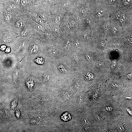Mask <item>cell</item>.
<instances>
[{
  "label": "cell",
  "mask_w": 132,
  "mask_h": 132,
  "mask_svg": "<svg viewBox=\"0 0 132 132\" xmlns=\"http://www.w3.org/2000/svg\"><path fill=\"white\" fill-rule=\"evenodd\" d=\"M116 61H113L112 62L111 64V67L112 68H115L116 66Z\"/></svg>",
  "instance_id": "26"
},
{
  "label": "cell",
  "mask_w": 132,
  "mask_h": 132,
  "mask_svg": "<svg viewBox=\"0 0 132 132\" xmlns=\"http://www.w3.org/2000/svg\"><path fill=\"white\" fill-rule=\"evenodd\" d=\"M127 111H128V112H129V113L131 115V114L132 115V112L131 111L129 110V109H127Z\"/></svg>",
  "instance_id": "42"
},
{
  "label": "cell",
  "mask_w": 132,
  "mask_h": 132,
  "mask_svg": "<svg viewBox=\"0 0 132 132\" xmlns=\"http://www.w3.org/2000/svg\"><path fill=\"white\" fill-rule=\"evenodd\" d=\"M11 51V49L9 47H8L6 48L5 50V52L7 53H9Z\"/></svg>",
  "instance_id": "32"
},
{
  "label": "cell",
  "mask_w": 132,
  "mask_h": 132,
  "mask_svg": "<svg viewBox=\"0 0 132 132\" xmlns=\"http://www.w3.org/2000/svg\"><path fill=\"white\" fill-rule=\"evenodd\" d=\"M120 13V12H119L116 13V17L117 19H119L121 16Z\"/></svg>",
  "instance_id": "30"
},
{
  "label": "cell",
  "mask_w": 132,
  "mask_h": 132,
  "mask_svg": "<svg viewBox=\"0 0 132 132\" xmlns=\"http://www.w3.org/2000/svg\"><path fill=\"white\" fill-rule=\"evenodd\" d=\"M84 78L86 80L90 81L93 80L94 76L93 74L89 72L85 74L84 75Z\"/></svg>",
  "instance_id": "12"
},
{
  "label": "cell",
  "mask_w": 132,
  "mask_h": 132,
  "mask_svg": "<svg viewBox=\"0 0 132 132\" xmlns=\"http://www.w3.org/2000/svg\"><path fill=\"white\" fill-rule=\"evenodd\" d=\"M82 121L83 125L84 128L86 130V129H88L90 126V124L89 121L87 118H83Z\"/></svg>",
  "instance_id": "11"
},
{
  "label": "cell",
  "mask_w": 132,
  "mask_h": 132,
  "mask_svg": "<svg viewBox=\"0 0 132 132\" xmlns=\"http://www.w3.org/2000/svg\"><path fill=\"white\" fill-rule=\"evenodd\" d=\"M12 18V16L9 14H7L5 16V20L7 21H9Z\"/></svg>",
  "instance_id": "16"
},
{
  "label": "cell",
  "mask_w": 132,
  "mask_h": 132,
  "mask_svg": "<svg viewBox=\"0 0 132 132\" xmlns=\"http://www.w3.org/2000/svg\"><path fill=\"white\" fill-rule=\"evenodd\" d=\"M101 13H102L103 12L102 10L100 11V12Z\"/></svg>",
  "instance_id": "47"
},
{
  "label": "cell",
  "mask_w": 132,
  "mask_h": 132,
  "mask_svg": "<svg viewBox=\"0 0 132 132\" xmlns=\"http://www.w3.org/2000/svg\"><path fill=\"white\" fill-rule=\"evenodd\" d=\"M26 84L28 90L32 92L36 87L37 82L36 78L34 76L29 77L26 80Z\"/></svg>",
  "instance_id": "9"
},
{
  "label": "cell",
  "mask_w": 132,
  "mask_h": 132,
  "mask_svg": "<svg viewBox=\"0 0 132 132\" xmlns=\"http://www.w3.org/2000/svg\"><path fill=\"white\" fill-rule=\"evenodd\" d=\"M6 48V46L4 45H3L1 46L0 49L1 50L4 51L5 50Z\"/></svg>",
  "instance_id": "29"
},
{
  "label": "cell",
  "mask_w": 132,
  "mask_h": 132,
  "mask_svg": "<svg viewBox=\"0 0 132 132\" xmlns=\"http://www.w3.org/2000/svg\"><path fill=\"white\" fill-rule=\"evenodd\" d=\"M38 76L40 82L47 91L58 80L51 67L44 70L34 71Z\"/></svg>",
  "instance_id": "4"
},
{
  "label": "cell",
  "mask_w": 132,
  "mask_h": 132,
  "mask_svg": "<svg viewBox=\"0 0 132 132\" xmlns=\"http://www.w3.org/2000/svg\"><path fill=\"white\" fill-rule=\"evenodd\" d=\"M103 63L102 62H98L96 64L97 67L98 68H100L103 66Z\"/></svg>",
  "instance_id": "25"
},
{
  "label": "cell",
  "mask_w": 132,
  "mask_h": 132,
  "mask_svg": "<svg viewBox=\"0 0 132 132\" xmlns=\"http://www.w3.org/2000/svg\"><path fill=\"white\" fill-rule=\"evenodd\" d=\"M41 18L43 21H45L47 19V17L45 14H43L41 16Z\"/></svg>",
  "instance_id": "22"
},
{
  "label": "cell",
  "mask_w": 132,
  "mask_h": 132,
  "mask_svg": "<svg viewBox=\"0 0 132 132\" xmlns=\"http://www.w3.org/2000/svg\"><path fill=\"white\" fill-rule=\"evenodd\" d=\"M119 129L121 130H123V128L122 127H119Z\"/></svg>",
  "instance_id": "46"
},
{
  "label": "cell",
  "mask_w": 132,
  "mask_h": 132,
  "mask_svg": "<svg viewBox=\"0 0 132 132\" xmlns=\"http://www.w3.org/2000/svg\"><path fill=\"white\" fill-rule=\"evenodd\" d=\"M59 107L71 105L75 93L68 79L57 80L50 90Z\"/></svg>",
  "instance_id": "1"
},
{
  "label": "cell",
  "mask_w": 132,
  "mask_h": 132,
  "mask_svg": "<svg viewBox=\"0 0 132 132\" xmlns=\"http://www.w3.org/2000/svg\"><path fill=\"white\" fill-rule=\"evenodd\" d=\"M31 56L34 71L45 70L51 67V61L42 52Z\"/></svg>",
  "instance_id": "6"
},
{
  "label": "cell",
  "mask_w": 132,
  "mask_h": 132,
  "mask_svg": "<svg viewBox=\"0 0 132 132\" xmlns=\"http://www.w3.org/2000/svg\"><path fill=\"white\" fill-rule=\"evenodd\" d=\"M125 16L124 14L122 15L120 17V20L121 22H122L125 21Z\"/></svg>",
  "instance_id": "23"
},
{
  "label": "cell",
  "mask_w": 132,
  "mask_h": 132,
  "mask_svg": "<svg viewBox=\"0 0 132 132\" xmlns=\"http://www.w3.org/2000/svg\"><path fill=\"white\" fill-rule=\"evenodd\" d=\"M107 110L108 111H111L112 110V108L111 107H108L106 108Z\"/></svg>",
  "instance_id": "35"
},
{
  "label": "cell",
  "mask_w": 132,
  "mask_h": 132,
  "mask_svg": "<svg viewBox=\"0 0 132 132\" xmlns=\"http://www.w3.org/2000/svg\"><path fill=\"white\" fill-rule=\"evenodd\" d=\"M16 114L17 117L19 119L20 118L21 115V113L19 109H17L16 111Z\"/></svg>",
  "instance_id": "18"
},
{
  "label": "cell",
  "mask_w": 132,
  "mask_h": 132,
  "mask_svg": "<svg viewBox=\"0 0 132 132\" xmlns=\"http://www.w3.org/2000/svg\"><path fill=\"white\" fill-rule=\"evenodd\" d=\"M37 22L39 24L42 25H44V22L43 20L40 18H38L37 20Z\"/></svg>",
  "instance_id": "17"
},
{
  "label": "cell",
  "mask_w": 132,
  "mask_h": 132,
  "mask_svg": "<svg viewBox=\"0 0 132 132\" xmlns=\"http://www.w3.org/2000/svg\"><path fill=\"white\" fill-rule=\"evenodd\" d=\"M25 25L24 22L22 20H20L17 23V27L20 28H22Z\"/></svg>",
  "instance_id": "14"
},
{
  "label": "cell",
  "mask_w": 132,
  "mask_h": 132,
  "mask_svg": "<svg viewBox=\"0 0 132 132\" xmlns=\"http://www.w3.org/2000/svg\"><path fill=\"white\" fill-rule=\"evenodd\" d=\"M4 42L6 43H9L11 42V39L9 37H6L3 39Z\"/></svg>",
  "instance_id": "19"
},
{
  "label": "cell",
  "mask_w": 132,
  "mask_h": 132,
  "mask_svg": "<svg viewBox=\"0 0 132 132\" xmlns=\"http://www.w3.org/2000/svg\"><path fill=\"white\" fill-rule=\"evenodd\" d=\"M42 52L52 61L63 56L60 48L54 45H52L48 49L43 50Z\"/></svg>",
  "instance_id": "7"
},
{
  "label": "cell",
  "mask_w": 132,
  "mask_h": 132,
  "mask_svg": "<svg viewBox=\"0 0 132 132\" xmlns=\"http://www.w3.org/2000/svg\"><path fill=\"white\" fill-rule=\"evenodd\" d=\"M29 33V30L27 29L23 30L21 33V36L22 37H25Z\"/></svg>",
  "instance_id": "15"
},
{
  "label": "cell",
  "mask_w": 132,
  "mask_h": 132,
  "mask_svg": "<svg viewBox=\"0 0 132 132\" xmlns=\"http://www.w3.org/2000/svg\"><path fill=\"white\" fill-rule=\"evenodd\" d=\"M36 26L37 28L40 30H42L43 29V28L42 25L36 23Z\"/></svg>",
  "instance_id": "20"
},
{
  "label": "cell",
  "mask_w": 132,
  "mask_h": 132,
  "mask_svg": "<svg viewBox=\"0 0 132 132\" xmlns=\"http://www.w3.org/2000/svg\"><path fill=\"white\" fill-rule=\"evenodd\" d=\"M130 0H124V1L125 3H128L130 2Z\"/></svg>",
  "instance_id": "40"
},
{
  "label": "cell",
  "mask_w": 132,
  "mask_h": 132,
  "mask_svg": "<svg viewBox=\"0 0 132 132\" xmlns=\"http://www.w3.org/2000/svg\"><path fill=\"white\" fill-rule=\"evenodd\" d=\"M81 12L82 14H84L85 12V10L84 9H82L81 10Z\"/></svg>",
  "instance_id": "34"
},
{
  "label": "cell",
  "mask_w": 132,
  "mask_h": 132,
  "mask_svg": "<svg viewBox=\"0 0 132 132\" xmlns=\"http://www.w3.org/2000/svg\"><path fill=\"white\" fill-rule=\"evenodd\" d=\"M74 19L75 21H78L79 19V16L77 13H75L74 16Z\"/></svg>",
  "instance_id": "24"
},
{
  "label": "cell",
  "mask_w": 132,
  "mask_h": 132,
  "mask_svg": "<svg viewBox=\"0 0 132 132\" xmlns=\"http://www.w3.org/2000/svg\"><path fill=\"white\" fill-rule=\"evenodd\" d=\"M83 95L76 92L74 94L72 99L71 105L76 109L81 107L83 104Z\"/></svg>",
  "instance_id": "8"
},
{
  "label": "cell",
  "mask_w": 132,
  "mask_h": 132,
  "mask_svg": "<svg viewBox=\"0 0 132 132\" xmlns=\"http://www.w3.org/2000/svg\"><path fill=\"white\" fill-rule=\"evenodd\" d=\"M1 78V75L0 74V79Z\"/></svg>",
  "instance_id": "48"
},
{
  "label": "cell",
  "mask_w": 132,
  "mask_h": 132,
  "mask_svg": "<svg viewBox=\"0 0 132 132\" xmlns=\"http://www.w3.org/2000/svg\"><path fill=\"white\" fill-rule=\"evenodd\" d=\"M101 14L102 13H101L100 12H99L98 13V15L99 16H100L101 15Z\"/></svg>",
  "instance_id": "45"
},
{
  "label": "cell",
  "mask_w": 132,
  "mask_h": 132,
  "mask_svg": "<svg viewBox=\"0 0 132 132\" xmlns=\"http://www.w3.org/2000/svg\"><path fill=\"white\" fill-rule=\"evenodd\" d=\"M46 0L49 3H51L52 2V0Z\"/></svg>",
  "instance_id": "44"
},
{
  "label": "cell",
  "mask_w": 132,
  "mask_h": 132,
  "mask_svg": "<svg viewBox=\"0 0 132 132\" xmlns=\"http://www.w3.org/2000/svg\"><path fill=\"white\" fill-rule=\"evenodd\" d=\"M85 57L87 60L90 61L92 58V56L91 53L90 52H87L85 54Z\"/></svg>",
  "instance_id": "13"
},
{
  "label": "cell",
  "mask_w": 132,
  "mask_h": 132,
  "mask_svg": "<svg viewBox=\"0 0 132 132\" xmlns=\"http://www.w3.org/2000/svg\"><path fill=\"white\" fill-rule=\"evenodd\" d=\"M115 1V0H109V3L110 4H112L114 3Z\"/></svg>",
  "instance_id": "36"
},
{
  "label": "cell",
  "mask_w": 132,
  "mask_h": 132,
  "mask_svg": "<svg viewBox=\"0 0 132 132\" xmlns=\"http://www.w3.org/2000/svg\"><path fill=\"white\" fill-rule=\"evenodd\" d=\"M105 45V43L104 42L101 41L100 42L99 44V46L101 48L103 47Z\"/></svg>",
  "instance_id": "28"
},
{
  "label": "cell",
  "mask_w": 132,
  "mask_h": 132,
  "mask_svg": "<svg viewBox=\"0 0 132 132\" xmlns=\"http://www.w3.org/2000/svg\"><path fill=\"white\" fill-rule=\"evenodd\" d=\"M127 77L129 79H131L132 77V74H128L127 75Z\"/></svg>",
  "instance_id": "39"
},
{
  "label": "cell",
  "mask_w": 132,
  "mask_h": 132,
  "mask_svg": "<svg viewBox=\"0 0 132 132\" xmlns=\"http://www.w3.org/2000/svg\"><path fill=\"white\" fill-rule=\"evenodd\" d=\"M76 24V23L75 21H72L70 23L69 25L70 27L71 28L74 27L75 26Z\"/></svg>",
  "instance_id": "21"
},
{
  "label": "cell",
  "mask_w": 132,
  "mask_h": 132,
  "mask_svg": "<svg viewBox=\"0 0 132 132\" xmlns=\"http://www.w3.org/2000/svg\"><path fill=\"white\" fill-rule=\"evenodd\" d=\"M61 18L60 16H58L56 18V21L57 23H58L60 21Z\"/></svg>",
  "instance_id": "31"
},
{
  "label": "cell",
  "mask_w": 132,
  "mask_h": 132,
  "mask_svg": "<svg viewBox=\"0 0 132 132\" xmlns=\"http://www.w3.org/2000/svg\"><path fill=\"white\" fill-rule=\"evenodd\" d=\"M16 3V4H18L20 3L19 0H15Z\"/></svg>",
  "instance_id": "41"
},
{
  "label": "cell",
  "mask_w": 132,
  "mask_h": 132,
  "mask_svg": "<svg viewBox=\"0 0 132 132\" xmlns=\"http://www.w3.org/2000/svg\"><path fill=\"white\" fill-rule=\"evenodd\" d=\"M51 67L58 80L67 79L76 72L67 56L52 61Z\"/></svg>",
  "instance_id": "3"
},
{
  "label": "cell",
  "mask_w": 132,
  "mask_h": 132,
  "mask_svg": "<svg viewBox=\"0 0 132 132\" xmlns=\"http://www.w3.org/2000/svg\"><path fill=\"white\" fill-rule=\"evenodd\" d=\"M84 37L85 39H87L88 38V36L87 34H85L84 36Z\"/></svg>",
  "instance_id": "37"
},
{
  "label": "cell",
  "mask_w": 132,
  "mask_h": 132,
  "mask_svg": "<svg viewBox=\"0 0 132 132\" xmlns=\"http://www.w3.org/2000/svg\"><path fill=\"white\" fill-rule=\"evenodd\" d=\"M112 87L114 88H116L118 87V85L114 83L112 84Z\"/></svg>",
  "instance_id": "33"
},
{
  "label": "cell",
  "mask_w": 132,
  "mask_h": 132,
  "mask_svg": "<svg viewBox=\"0 0 132 132\" xmlns=\"http://www.w3.org/2000/svg\"><path fill=\"white\" fill-rule=\"evenodd\" d=\"M54 30L56 31H58V28L57 27L55 28L54 29Z\"/></svg>",
  "instance_id": "43"
},
{
  "label": "cell",
  "mask_w": 132,
  "mask_h": 132,
  "mask_svg": "<svg viewBox=\"0 0 132 132\" xmlns=\"http://www.w3.org/2000/svg\"><path fill=\"white\" fill-rule=\"evenodd\" d=\"M41 96L39 99L41 107L50 115L58 108L56 102L50 90Z\"/></svg>",
  "instance_id": "5"
},
{
  "label": "cell",
  "mask_w": 132,
  "mask_h": 132,
  "mask_svg": "<svg viewBox=\"0 0 132 132\" xmlns=\"http://www.w3.org/2000/svg\"><path fill=\"white\" fill-rule=\"evenodd\" d=\"M21 4L22 7L25 6L26 4V3L25 0H22L21 2Z\"/></svg>",
  "instance_id": "27"
},
{
  "label": "cell",
  "mask_w": 132,
  "mask_h": 132,
  "mask_svg": "<svg viewBox=\"0 0 132 132\" xmlns=\"http://www.w3.org/2000/svg\"><path fill=\"white\" fill-rule=\"evenodd\" d=\"M20 97L18 96L15 98L11 103V110H14L17 106L18 102Z\"/></svg>",
  "instance_id": "10"
},
{
  "label": "cell",
  "mask_w": 132,
  "mask_h": 132,
  "mask_svg": "<svg viewBox=\"0 0 132 132\" xmlns=\"http://www.w3.org/2000/svg\"><path fill=\"white\" fill-rule=\"evenodd\" d=\"M117 31V29L115 28H114L113 29V31L114 33H115Z\"/></svg>",
  "instance_id": "38"
},
{
  "label": "cell",
  "mask_w": 132,
  "mask_h": 132,
  "mask_svg": "<svg viewBox=\"0 0 132 132\" xmlns=\"http://www.w3.org/2000/svg\"><path fill=\"white\" fill-rule=\"evenodd\" d=\"M76 109L72 105L58 108L49 116L50 122L61 126L73 127L77 118Z\"/></svg>",
  "instance_id": "2"
}]
</instances>
